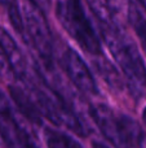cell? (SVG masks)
<instances>
[{
	"mask_svg": "<svg viewBox=\"0 0 146 148\" xmlns=\"http://www.w3.org/2000/svg\"><path fill=\"white\" fill-rule=\"evenodd\" d=\"M103 36L114 60L124 74L131 96L136 100L142 99L146 95V66L136 44L115 25L106 26Z\"/></svg>",
	"mask_w": 146,
	"mask_h": 148,
	"instance_id": "6da1fadb",
	"label": "cell"
},
{
	"mask_svg": "<svg viewBox=\"0 0 146 148\" xmlns=\"http://www.w3.org/2000/svg\"><path fill=\"white\" fill-rule=\"evenodd\" d=\"M89 113L101 134L115 148H139L144 143V130L129 116L116 113L102 103L92 104Z\"/></svg>",
	"mask_w": 146,
	"mask_h": 148,
	"instance_id": "7a4b0ae2",
	"label": "cell"
},
{
	"mask_svg": "<svg viewBox=\"0 0 146 148\" xmlns=\"http://www.w3.org/2000/svg\"><path fill=\"white\" fill-rule=\"evenodd\" d=\"M56 14L62 27L85 52L101 56V43L85 14L82 0H57Z\"/></svg>",
	"mask_w": 146,
	"mask_h": 148,
	"instance_id": "3957f363",
	"label": "cell"
},
{
	"mask_svg": "<svg viewBox=\"0 0 146 148\" xmlns=\"http://www.w3.org/2000/svg\"><path fill=\"white\" fill-rule=\"evenodd\" d=\"M25 29L31 44L38 51L41 61L47 68H51L53 61V44L52 34L41 9L28 3L25 5Z\"/></svg>",
	"mask_w": 146,
	"mask_h": 148,
	"instance_id": "277c9868",
	"label": "cell"
},
{
	"mask_svg": "<svg viewBox=\"0 0 146 148\" xmlns=\"http://www.w3.org/2000/svg\"><path fill=\"white\" fill-rule=\"evenodd\" d=\"M61 64L66 75L79 91L87 95H95L98 92L97 83L92 72L76 51L72 48H66L62 55Z\"/></svg>",
	"mask_w": 146,
	"mask_h": 148,
	"instance_id": "5b68a950",
	"label": "cell"
},
{
	"mask_svg": "<svg viewBox=\"0 0 146 148\" xmlns=\"http://www.w3.org/2000/svg\"><path fill=\"white\" fill-rule=\"evenodd\" d=\"M0 138L7 148H39L10 113H0Z\"/></svg>",
	"mask_w": 146,
	"mask_h": 148,
	"instance_id": "8992f818",
	"label": "cell"
},
{
	"mask_svg": "<svg viewBox=\"0 0 146 148\" xmlns=\"http://www.w3.org/2000/svg\"><path fill=\"white\" fill-rule=\"evenodd\" d=\"M0 46H1L5 56H7L13 75L18 79H25L26 74H27L26 57L23 52L21 51L17 42L14 40V38L4 27H0Z\"/></svg>",
	"mask_w": 146,
	"mask_h": 148,
	"instance_id": "52a82bcc",
	"label": "cell"
},
{
	"mask_svg": "<svg viewBox=\"0 0 146 148\" xmlns=\"http://www.w3.org/2000/svg\"><path fill=\"white\" fill-rule=\"evenodd\" d=\"M9 94L13 103L16 104V107L20 109V112L27 120H30L31 122L40 125L43 114H41L40 107H39L34 94L27 92L22 87L16 86V84H10L9 86Z\"/></svg>",
	"mask_w": 146,
	"mask_h": 148,
	"instance_id": "ba28073f",
	"label": "cell"
},
{
	"mask_svg": "<svg viewBox=\"0 0 146 148\" xmlns=\"http://www.w3.org/2000/svg\"><path fill=\"white\" fill-rule=\"evenodd\" d=\"M128 21L135 29L146 52V3L145 0H128Z\"/></svg>",
	"mask_w": 146,
	"mask_h": 148,
	"instance_id": "9c48e42d",
	"label": "cell"
},
{
	"mask_svg": "<svg viewBox=\"0 0 146 148\" xmlns=\"http://www.w3.org/2000/svg\"><path fill=\"white\" fill-rule=\"evenodd\" d=\"M95 68L97 70V73L102 77L103 81L106 82V84L113 91L120 92L123 90V87H124L123 79H122L119 72L114 68V65L109 60H106L105 57L98 56V59L95 61Z\"/></svg>",
	"mask_w": 146,
	"mask_h": 148,
	"instance_id": "30bf717a",
	"label": "cell"
},
{
	"mask_svg": "<svg viewBox=\"0 0 146 148\" xmlns=\"http://www.w3.org/2000/svg\"><path fill=\"white\" fill-rule=\"evenodd\" d=\"M44 142L47 148H83L79 140L58 129H44Z\"/></svg>",
	"mask_w": 146,
	"mask_h": 148,
	"instance_id": "8fae6325",
	"label": "cell"
},
{
	"mask_svg": "<svg viewBox=\"0 0 146 148\" xmlns=\"http://www.w3.org/2000/svg\"><path fill=\"white\" fill-rule=\"evenodd\" d=\"M0 77L4 79H10L13 77V72L10 69L9 62H8L7 56H5L1 46H0Z\"/></svg>",
	"mask_w": 146,
	"mask_h": 148,
	"instance_id": "7c38bea8",
	"label": "cell"
},
{
	"mask_svg": "<svg viewBox=\"0 0 146 148\" xmlns=\"http://www.w3.org/2000/svg\"><path fill=\"white\" fill-rule=\"evenodd\" d=\"M0 113H10V103L0 90Z\"/></svg>",
	"mask_w": 146,
	"mask_h": 148,
	"instance_id": "4fadbf2b",
	"label": "cell"
},
{
	"mask_svg": "<svg viewBox=\"0 0 146 148\" xmlns=\"http://www.w3.org/2000/svg\"><path fill=\"white\" fill-rule=\"evenodd\" d=\"M30 3H32L35 7H38L39 9H41L44 13L48 10L49 5H51V3H49V0H28Z\"/></svg>",
	"mask_w": 146,
	"mask_h": 148,
	"instance_id": "5bb4252c",
	"label": "cell"
},
{
	"mask_svg": "<svg viewBox=\"0 0 146 148\" xmlns=\"http://www.w3.org/2000/svg\"><path fill=\"white\" fill-rule=\"evenodd\" d=\"M92 148H109V147L106 146V144L101 143V142L95 140V142H92Z\"/></svg>",
	"mask_w": 146,
	"mask_h": 148,
	"instance_id": "9a60e30c",
	"label": "cell"
},
{
	"mask_svg": "<svg viewBox=\"0 0 146 148\" xmlns=\"http://www.w3.org/2000/svg\"><path fill=\"white\" fill-rule=\"evenodd\" d=\"M13 1H16V0H0V4H3V5H7V7H9V5L12 4Z\"/></svg>",
	"mask_w": 146,
	"mask_h": 148,
	"instance_id": "2e32d148",
	"label": "cell"
},
{
	"mask_svg": "<svg viewBox=\"0 0 146 148\" xmlns=\"http://www.w3.org/2000/svg\"><path fill=\"white\" fill-rule=\"evenodd\" d=\"M142 121H144V125H145V129H146V107H145V109L142 110Z\"/></svg>",
	"mask_w": 146,
	"mask_h": 148,
	"instance_id": "e0dca14e",
	"label": "cell"
}]
</instances>
